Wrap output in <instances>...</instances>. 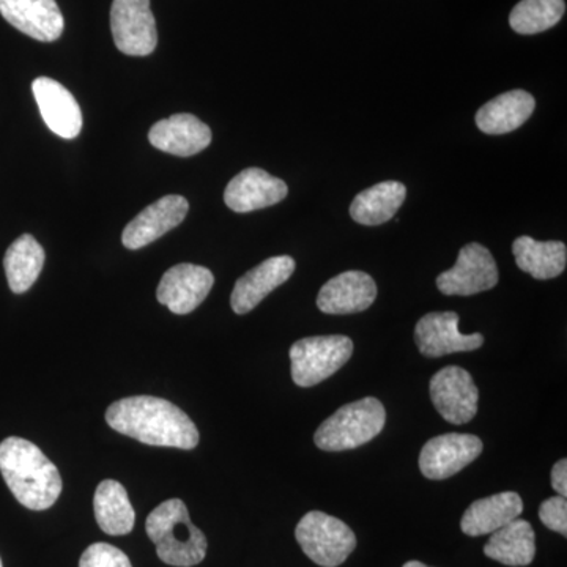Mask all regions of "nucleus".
Listing matches in <instances>:
<instances>
[{
  "label": "nucleus",
  "instance_id": "f257e3e1",
  "mask_svg": "<svg viewBox=\"0 0 567 567\" xmlns=\"http://www.w3.org/2000/svg\"><path fill=\"white\" fill-rule=\"evenodd\" d=\"M106 423L118 434L132 436L152 446L194 450L199 445V431L192 417L166 399L133 395L107 409Z\"/></svg>",
  "mask_w": 567,
  "mask_h": 567
},
{
  "label": "nucleus",
  "instance_id": "f03ea898",
  "mask_svg": "<svg viewBox=\"0 0 567 567\" xmlns=\"http://www.w3.org/2000/svg\"><path fill=\"white\" fill-rule=\"evenodd\" d=\"M0 473L14 498L28 509H50L62 494L58 466L39 446L20 436L0 443Z\"/></svg>",
  "mask_w": 567,
  "mask_h": 567
},
{
  "label": "nucleus",
  "instance_id": "7ed1b4c3",
  "mask_svg": "<svg viewBox=\"0 0 567 567\" xmlns=\"http://www.w3.org/2000/svg\"><path fill=\"white\" fill-rule=\"evenodd\" d=\"M145 529L166 565L193 567L203 563L207 555V537L193 525L182 499H167L155 507L145 522Z\"/></svg>",
  "mask_w": 567,
  "mask_h": 567
},
{
  "label": "nucleus",
  "instance_id": "20e7f679",
  "mask_svg": "<svg viewBox=\"0 0 567 567\" xmlns=\"http://www.w3.org/2000/svg\"><path fill=\"white\" fill-rule=\"evenodd\" d=\"M386 423L385 406L375 398H364L341 406L317 429V447L327 453H341L372 442Z\"/></svg>",
  "mask_w": 567,
  "mask_h": 567
},
{
  "label": "nucleus",
  "instance_id": "39448f33",
  "mask_svg": "<svg viewBox=\"0 0 567 567\" xmlns=\"http://www.w3.org/2000/svg\"><path fill=\"white\" fill-rule=\"evenodd\" d=\"M353 342L347 336H315L290 347L295 385L311 388L334 375L352 358Z\"/></svg>",
  "mask_w": 567,
  "mask_h": 567
},
{
  "label": "nucleus",
  "instance_id": "423d86ee",
  "mask_svg": "<svg viewBox=\"0 0 567 567\" xmlns=\"http://www.w3.org/2000/svg\"><path fill=\"white\" fill-rule=\"evenodd\" d=\"M295 537L306 557L322 567L341 566L357 547L352 528L320 511H311L301 518L295 528Z\"/></svg>",
  "mask_w": 567,
  "mask_h": 567
},
{
  "label": "nucleus",
  "instance_id": "0eeeda50",
  "mask_svg": "<svg viewBox=\"0 0 567 567\" xmlns=\"http://www.w3.org/2000/svg\"><path fill=\"white\" fill-rule=\"evenodd\" d=\"M111 31L117 50L133 58L151 55L158 44L151 0H114Z\"/></svg>",
  "mask_w": 567,
  "mask_h": 567
},
{
  "label": "nucleus",
  "instance_id": "6e6552de",
  "mask_svg": "<svg viewBox=\"0 0 567 567\" xmlns=\"http://www.w3.org/2000/svg\"><path fill=\"white\" fill-rule=\"evenodd\" d=\"M498 279V267L486 246L470 244L458 251L456 265L436 278V287L445 295L470 297L494 289Z\"/></svg>",
  "mask_w": 567,
  "mask_h": 567
},
{
  "label": "nucleus",
  "instance_id": "1a4fd4ad",
  "mask_svg": "<svg viewBox=\"0 0 567 567\" xmlns=\"http://www.w3.org/2000/svg\"><path fill=\"white\" fill-rule=\"evenodd\" d=\"M431 399L447 423L461 425L476 416L480 391L468 371L447 365L432 377Z\"/></svg>",
  "mask_w": 567,
  "mask_h": 567
},
{
  "label": "nucleus",
  "instance_id": "9d476101",
  "mask_svg": "<svg viewBox=\"0 0 567 567\" xmlns=\"http://www.w3.org/2000/svg\"><path fill=\"white\" fill-rule=\"evenodd\" d=\"M483 450V442L476 435L453 432V434L435 436L421 450V473L427 480H447L476 461Z\"/></svg>",
  "mask_w": 567,
  "mask_h": 567
},
{
  "label": "nucleus",
  "instance_id": "9b49d317",
  "mask_svg": "<svg viewBox=\"0 0 567 567\" xmlns=\"http://www.w3.org/2000/svg\"><path fill=\"white\" fill-rule=\"evenodd\" d=\"M215 276L200 265L178 264L164 274L156 298L171 312L185 316L203 305L210 293Z\"/></svg>",
  "mask_w": 567,
  "mask_h": 567
},
{
  "label": "nucleus",
  "instance_id": "f8f14e48",
  "mask_svg": "<svg viewBox=\"0 0 567 567\" xmlns=\"http://www.w3.org/2000/svg\"><path fill=\"white\" fill-rule=\"evenodd\" d=\"M415 342L424 357L440 358L477 350L484 344V336L462 334L456 312H429L416 323Z\"/></svg>",
  "mask_w": 567,
  "mask_h": 567
},
{
  "label": "nucleus",
  "instance_id": "ddd939ff",
  "mask_svg": "<svg viewBox=\"0 0 567 567\" xmlns=\"http://www.w3.org/2000/svg\"><path fill=\"white\" fill-rule=\"evenodd\" d=\"M189 204L182 196H166L144 208L125 227L122 234V244L125 248L136 251L144 246L162 238L164 234L181 226L188 215Z\"/></svg>",
  "mask_w": 567,
  "mask_h": 567
},
{
  "label": "nucleus",
  "instance_id": "4468645a",
  "mask_svg": "<svg viewBox=\"0 0 567 567\" xmlns=\"http://www.w3.org/2000/svg\"><path fill=\"white\" fill-rule=\"evenodd\" d=\"M286 182L259 167H249L235 175L224 192V203L235 213L262 210L286 199Z\"/></svg>",
  "mask_w": 567,
  "mask_h": 567
},
{
  "label": "nucleus",
  "instance_id": "2eb2a0df",
  "mask_svg": "<svg viewBox=\"0 0 567 567\" xmlns=\"http://www.w3.org/2000/svg\"><path fill=\"white\" fill-rule=\"evenodd\" d=\"M295 271V260L290 256H276L257 265L248 274L241 276L230 295V306L235 315L244 316L251 312L265 297L289 281Z\"/></svg>",
  "mask_w": 567,
  "mask_h": 567
},
{
  "label": "nucleus",
  "instance_id": "dca6fc26",
  "mask_svg": "<svg viewBox=\"0 0 567 567\" xmlns=\"http://www.w3.org/2000/svg\"><path fill=\"white\" fill-rule=\"evenodd\" d=\"M0 14L33 40L61 39L65 20L55 0H0Z\"/></svg>",
  "mask_w": 567,
  "mask_h": 567
},
{
  "label": "nucleus",
  "instance_id": "f3484780",
  "mask_svg": "<svg viewBox=\"0 0 567 567\" xmlns=\"http://www.w3.org/2000/svg\"><path fill=\"white\" fill-rule=\"evenodd\" d=\"M32 92L48 128L63 140H74L82 130V112L76 99L61 82L37 78Z\"/></svg>",
  "mask_w": 567,
  "mask_h": 567
},
{
  "label": "nucleus",
  "instance_id": "a211bd4d",
  "mask_svg": "<svg viewBox=\"0 0 567 567\" xmlns=\"http://www.w3.org/2000/svg\"><path fill=\"white\" fill-rule=\"evenodd\" d=\"M377 298V284L364 271H346L331 278L320 289L317 306L324 315L344 316L363 312Z\"/></svg>",
  "mask_w": 567,
  "mask_h": 567
},
{
  "label": "nucleus",
  "instance_id": "6ab92c4d",
  "mask_svg": "<svg viewBox=\"0 0 567 567\" xmlns=\"http://www.w3.org/2000/svg\"><path fill=\"white\" fill-rule=\"evenodd\" d=\"M148 141L158 151L175 156H193L212 144V130L193 114H175L156 122L148 133Z\"/></svg>",
  "mask_w": 567,
  "mask_h": 567
},
{
  "label": "nucleus",
  "instance_id": "aec40b11",
  "mask_svg": "<svg viewBox=\"0 0 567 567\" xmlns=\"http://www.w3.org/2000/svg\"><path fill=\"white\" fill-rule=\"evenodd\" d=\"M524 502L516 492H502V494L476 499L465 511L461 520L462 532L466 536H486L496 529L505 527L522 516Z\"/></svg>",
  "mask_w": 567,
  "mask_h": 567
},
{
  "label": "nucleus",
  "instance_id": "412c9836",
  "mask_svg": "<svg viewBox=\"0 0 567 567\" xmlns=\"http://www.w3.org/2000/svg\"><path fill=\"white\" fill-rule=\"evenodd\" d=\"M536 100L532 93L511 91L484 104L476 114V125L481 132L499 136L516 132L535 112Z\"/></svg>",
  "mask_w": 567,
  "mask_h": 567
},
{
  "label": "nucleus",
  "instance_id": "4be33fe9",
  "mask_svg": "<svg viewBox=\"0 0 567 567\" xmlns=\"http://www.w3.org/2000/svg\"><path fill=\"white\" fill-rule=\"evenodd\" d=\"M484 554L505 566L532 565L536 555L535 529L524 518H516L492 533L491 539L484 546Z\"/></svg>",
  "mask_w": 567,
  "mask_h": 567
},
{
  "label": "nucleus",
  "instance_id": "5701e85b",
  "mask_svg": "<svg viewBox=\"0 0 567 567\" xmlns=\"http://www.w3.org/2000/svg\"><path fill=\"white\" fill-rule=\"evenodd\" d=\"M406 188L401 182H382L364 189L350 205V216L361 226H380L393 219L404 204Z\"/></svg>",
  "mask_w": 567,
  "mask_h": 567
},
{
  "label": "nucleus",
  "instance_id": "b1692460",
  "mask_svg": "<svg viewBox=\"0 0 567 567\" xmlns=\"http://www.w3.org/2000/svg\"><path fill=\"white\" fill-rule=\"evenodd\" d=\"M517 267L539 281L557 278L566 270L567 248L563 241H537L518 237L513 245Z\"/></svg>",
  "mask_w": 567,
  "mask_h": 567
},
{
  "label": "nucleus",
  "instance_id": "393cba45",
  "mask_svg": "<svg viewBox=\"0 0 567 567\" xmlns=\"http://www.w3.org/2000/svg\"><path fill=\"white\" fill-rule=\"evenodd\" d=\"M96 522L106 535L123 536L133 532L136 514L125 487L117 481L104 480L93 498Z\"/></svg>",
  "mask_w": 567,
  "mask_h": 567
},
{
  "label": "nucleus",
  "instance_id": "a878e982",
  "mask_svg": "<svg viewBox=\"0 0 567 567\" xmlns=\"http://www.w3.org/2000/svg\"><path fill=\"white\" fill-rule=\"evenodd\" d=\"M44 249L32 235H21L3 257L7 281L11 292L24 293L35 284L43 270Z\"/></svg>",
  "mask_w": 567,
  "mask_h": 567
},
{
  "label": "nucleus",
  "instance_id": "bb28decb",
  "mask_svg": "<svg viewBox=\"0 0 567 567\" xmlns=\"http://www.w3.org/2000/svg\"><path fill=\"white\" fill-rule=\"evenodd\" d=\"M565 11V0H522L511 11L509 24L520 35H535L557 25Z\"/></svg>",
  "mask_w": 567,
  "mask_h": 567
},
{
  "label": "nucleus",
  "instance_id": "cd10ccee",
  "mask_svg": "<svg viewBox=\"0 0 567 567\" xmlns=\"http://www.w3.org/2000/svg\"><path fill=\"white\" fill-rule=\"evenodd\" d=\"M80 567H133L130 558L121 548L106 543L92 544L85 548L80 559Z\"/></svg>",
  "mask_w": 567,
  "mask_h": 567
},
{
  "label": "nucleus",
  "instance_id": "c85d7f7f",
  "mask_svg": "<svg viewBox=\"0 0 567 567\" xmlns=\"http://www.w3.org/2000/svg\"><path fill=\"white\" fill-rule=\"evenodd\" d=\"M539 518L551 532L567 536V502L565 496L557 495L546 499L539 507Z\"/></svg>",
  "mask_w": 567,
  "mask_h": 567
},
{
  "label": "nucleus",
  "instance_id": "c756f323",
  "mask_svg": "<svg viewBox=\"0 0 567 567\" xmlns=\"http://www.w3.org/2000/svg\"><path fill=\"white\" fill-rule=\"evenodd\" d=\"M551 487L558 492V495L565 496L567 495V461L566 458H561L555 464L554 470H551Z\"/></svg>",
  "mask_w": 567,
  "mask_h": 567
},
{
  "label": "nucleus",
  "instance_id": "7c9ffc66",
  "mask_svg": "<svg viewBox=\"0 0 567 567\" xmlns=\"http://www.w3.org/2000/svg\"><path fill=\"white\" fill-rule=\"evenodd\" d=\"M404 567H431V566H425L424 563H421V561H409V563H405Z\"/></svg>",
  "mask_w": 567,
  "mask_h": 567
},
{
  "label": "nucleus",
  "instance_id": "2f4dec72",
  "mask_svg": "<svg viewBox=\"0 0 567 567\" xmlns=\"http://www.w3.org/2000/svg\"><path fill=\"white\" fill-rule=\"evenodd\" d=\"M0 567H3V566H2V559H0Z\"/></svg>",
  "mask_w": 567,
  "mask_h": 567
}]
</instances>
